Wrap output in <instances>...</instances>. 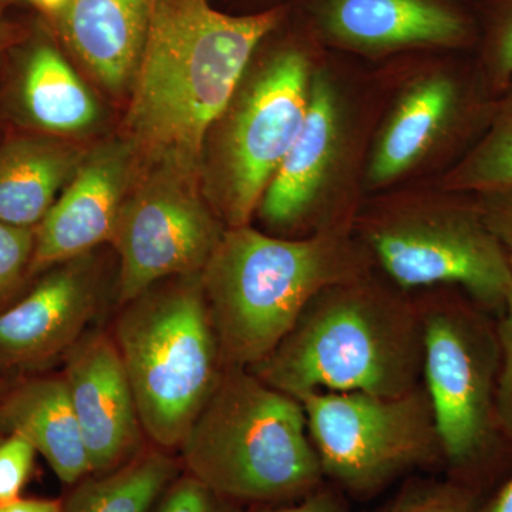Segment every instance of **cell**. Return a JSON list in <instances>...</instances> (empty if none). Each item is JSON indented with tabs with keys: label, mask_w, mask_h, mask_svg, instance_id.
Here are the masks:
<instances>
[{
	"label": "cell",
	"mask_w": 512,
	"mask_h": 512,
	"mask_svg": "<svg viewBox=\"0 0 512 512\" xmlns=\"http://www.w3.org/2000/svg\"><path fill=\"white\" fill-rule=\"evenodd\" d=\"M284 16L281 8L232 16L210 0H150L128 114L137 143L167 170L192 178L207 134Z\"/></svg>",
	"instance_id": "cell-1"
},
{
	"label": "cell",
	"mask_w": 512,
	"mask_h": 512,
	"mask_svg": "<svg viewBox=\"0 0 512 512\" xmlns=\"http://www.w3.org/2000/svg\"><path fill=\"white\" fill-rule=\"evenodd\" d=\"M252 373L291 396H402L421 384L416 296L373 269L320 291Z\"/></svg>",
	"instance_id": "cell-2"
},
{
	"label": "cell",
	"mask_w": 512,
	"mask_h": 512,
	"mask_svg": "<svg viewBox=\"0 0 512 512\" xmlns=\"http://www.w3.org/2000/svg\"><path fill=\"white\" fill-rule=\"evenodd\" d=\"M353 224L302 238L227 228L201 272L225 366L251 369L323 289L373 271Z\"/></svg>",
	"instance_id": "cell-3"
},
{
	"label": "cell",
	"mask_w": 512,
	"mask_h": 512,
	"mask_svg": "<svg viewBox=\"0 0 512 512\" xmlns=\"http://www.w3.org/2000/svg\"><path fill=\"white\" fill-rule=\"evenodd\" d=\"M185 473L244 507L293 503L325 483L302 403L225 366L178 448Z\"/></svg>",
	"instance_id": "cell-4"
},
{
	"label": "cell",
	"mask_w": 512,
	"mask_h": 512,
	"mask_svg": "<svg viewBox=\"0 0 512 512\" xmlns=\"http://www.w3.org/2000/svg\"><path fill=\"white\" fill-rule=\"evenodd\" d=\"M429 394L447 477L483 495L512 457L498 410L497 319L457 288L414 292Z\"/></svg>",
	"instance_id": "cell-5"
},
{
	"label": "cell",
	"mask_w": 512,
	"mask_h": 512,
	"mask_svg": "<svg viewBox=\"0 0 512 512\" xmlns=\"http://www.w3.org/2000/svg\"><path fill=\"white\" fill-rule=\"evenodd\" d=\"M113 336L147 440L177 453L224 370L201 274L121 305Z\"/></svg>",
	"instance_id": "cell-6"
},
{
	"label": "cell",
	"mask_w": 512,
	"mask_h": 512,
	"mask_svg": "<svg viewBox=\"0 0 512 512\" xmlns=\"http://www.w3.org/2000/svg\"><path fill=\"white\" fill-rule=\"evenodd\" d=\"M444 192L380 202L356 214L353 231L373 268L397 288H457L497 318L512 286L507 251L476 195Z\"/></svg>",
	"instance_id": "cell-7"
},
{
	"label": "cell",
	"mask_w": 512,
	"mask_h": 512,
	"mask_svg": "<svg viewBox=\"0 0 512 512\" xmlns=\"http://www.w3.org/2000/svg\"><path fill=\"white\" fill-rule=\"evenodd\" d=\"M298 400L323 477L349 498L369 500L407 474L443 467L423 383L402 396L316 392Z\"/></svg>",
	"instance_id": "cell-8"
},
{
	"label": "cell",
	"mask_w": 512,
	"mask_h": 512,
	"mask_svg": "<svg viewBox=\"0 0 512 512\" xmlns=\"http://www.w3.org/2000/svg\"><path fill=\"white\" fill-rule=\"evenodd\" d=\"M316 69L308 50H278L229 116L220 151V208L228 228L249 225L301 130Z\"/></svg>",
	"instance_id": "cell-9"
},
{
	"label": "cell",
	"mask_w": 512,
	"mask_h": 512,
	"mask_svg": "<svg viewBox=\"0 0 512 512\" xmlns=\"http://www.w3.org/2000/svg\"><path fill=\"white\" fill-rule=\"evenodd\" d=\"M190 180L165 168L124 201L111 239L120 256V305L167 279L201 274L220 244L225 229Z\"/></svg>",
	"instance_id": "cell-10"
},
{
	"label": "cell",
	"mask_w": 512,
	"mask_h": 512,
	"mask_svg": "<svg viewBox=\"0 0 512 512\" xmlns=\"http://www.w3.org/2000/svg\"><path fill=\"white\" fill-rule=\"evenodd\" d=\"M494 101L474 60L421 74L394 104L377 136L367 164V185L397 183L434 151L460 148L466 153L487 126Z\"/></svg>",
	"instance_id": "cell-11"
},
{
	"label": "cell",
	"mask_w": 512,
	"mask_h": 512,
	"mask_svg": "<svg viewBox=\"0 0 512 512\" xmlns=\"http://www.w3.org/2000/svg\"><path fill=\"white\" fill-rule=\"evenodd\" d=\"M349 148V123L338 87L325 72L313 76L308 111L291 150L259 202V218L278 234L305 237L353 222L330 210V190L338 181Z\"/></svg>",
	"instance_id": "cell-12"
},
{
	"label": "cell",
	"mask_w": 512,
	"mask_h": 512,
	"mask_svg": "<svg viewBox=\"0 0 512 512\" xmlns=\"http://www.w3.org/2000/svg\"><path fill=\"white\" fill-rule=\"evenodd\" d=\"M87 255L47 269L28 295L0 311V373L45 369L89 332L101 292Z\"/></svg>",
	"instance_id": "cell-13"
},
{
	"label": "cell",
	"mask_w": 512,
	"mask_h": 512,
	"mask_svg": "<svg viewBox=\"0 0 512 512\" xmlns=\"http://www.w3.org/2000/svg\"><path fill=\"white\" fill-rule=\"evenodd\" d=\"M319 36L330 45L387 55L476 47L478 22L448 0H315Z\"/></svg>",
	"instance_id": "cell-14"
},
{
	"label": "cell",
	"mask_w": 512,
	"mask_h": 512,
	"mask_svg": "<svg viewBox=\"0 0 512 512\" xmlns=\"http://www.w3.org/2000/svg\"><path fill=\"white\" fill-rule=\"evenodd\" d=\"M63 362L62 375L93 473L113 470L137 456L150 441L111 332L89 330Z\"/></svg>",
	"instance_id": "cell-15"
},
{
	"label": "cell",
	"mask_w": 512,
	"mask_h": 512,
	"mask_svg": "<svg viewBox=\"0 0 512 512\" xmlns=\"http://www.w3.org/2000/svg\"><path fill=\"white\" fill-rule=\"evenodd\" d=\"M130 153L123 146L101 147L83 158L46 217L36 227L30 274L90 254L113 239L124 205Z\"/></svg>",
	"instance_id": "cell-16"
},
{
	"label": "cell",
	"mask_w": 512,
	"mask_h": 512,
	"mask_svg": "<svg viewBox=\"0 0 512 512\" xmlns=\"http://www.w3.org/2000/svg\"><path fill=\"white\" fill-rule=\"evenodd\" d=\"M0 433L30 441L67 487L93 474L63 375L28 377L0 390Z\"/></svg>",
	"instance_id": "cell-17"
},
{
	"label": "cell",
	"mask_w": 512,
	"mask_h": 512,
	"mask_svg": "<svg viewBox=\"0 0 512 512\" xmlns=\"http://www.w3.org/2000/svg\"><path fill=\"white\" fill-rule=\"evenodd\" d=\"M148 18L150 0H69L60 12L67 42L111 90L136 76Z\"/></svg>",
	"instance_id": "cell-18"
},
{
	"label": "cell",
	"mask_w": 512,
	"mask_h": 512,
	"mask_svg": "<svg viewBox=\"0 0 512 512\" xmlns=\"http://www.w3.org/2000/svg\"><path fill=\"white\" fill-rule=\"evenodd\" d=\"M83 158L76 148L40 138L0 148V222L36 228Z\"/></svg>",
	"instance_id": "cell-19"
},
{
	"label": "cell",
	"mask_w": 512,
	"mask_h": 512,
	"mask_svg": "<svg viewBox=\"0 0 512 512\" xmlns=\"http://www.w3.org/2000/svg\"><path fill=\"white\" fill-rule=\"evenodd\" d=\"M183 471L180 458L148 443L137 456L69 487L64 512H151L168 484Z\"/></svg>",
	"instance_id": "cell-20"
},
{
	"label": "cell",
	"mask_w": 512,
	"mask_h": 512,
	"mask_svg": "<svg viewBox=\"0 0 512 512\" xmlns=\"http://www.w3.org/2000/svg\"><path fill=\"white\" fill-rule=\"evenodd\" d=\"M23 106L37 126L53 133H76L99 116L96 100L55 47L40 45L26 63Z\"/></svg>",
	"instance_id": "cell-21"
},
{
	"label": "cell",
	"mask_w": 512,
	"mask_h": 512,
	"mask_svg": "<svg viewBox=\"0 0 512 512\" xmlns=\"http://www.w3.org/2000/svg\"><path fill=\"white\" fill-rule=\"evenodd\" d=\"M441 188L463 194L512 190V84L495 99L483 133L444 175Z\"/></svg>",
	"instance_id": "cell-22"
},
{
	"label": "cell",
	"mask_w": 512,
	"mask_h": 512,
	"mask_svg": "<svg viewBox=\"0 0 512 512\" xmlns=\"http://www.w3.org/2000/svg\"><path fill=\"white\" fill-rule=\"evenodd\" d=\"M478 204L485 221L507 251L512 271V190L481 194ZM495 319L501 346L498 410L505 433L512 440V286L503 311Z\"/></svg>",
	"instance_id": "cell-23"
},
{
	"label": "cell",
	"mask_w": 512,
	"mask_h": 512,
	"mask_svg": "<svg viewBox=\"0 0 512 512\" xmlns=\"http://www.w3.org/2000/svg\"><path fill=\"white\" fill-rule=\"evenodd\" d=\"M478 76L497 99L512 84V0H488L478 22Z\"/></svg>",
	"instance_id": "cell-24"
},
{
	"label": "cell",
	"mask_w": 512,
	"mask_h": 512,
	"mask_svg": "<svg viewBox=\"0 0 512 512\" xmlns=\"http://www.w3.org/2000/svg\"><path fill=\"white\" fill-rule=\"evenodd\" d=\"M481 495L453 478H413L369 512H474Z\"/></svg>",
	"instance_id": "cell-25"
},
{
	"label": "cell",
	"mask_w": 512,
	"mask_h": 512,
	"mask_svg": "<svg viewBox=\"0 0 512 512\" xmlns=\"http://www.w3.org/2000/svg\"><path fill=\"white\" fill-rule=\"evenodd\" d=\"M36 228H20L0 222V311L30 274Z\"/></svg>",
	"instance_id": "cell-26"
},
{
	"label": "cell",
	"mask_w": 512,
	"mask_h": 512,
	"mask_svg": "<svg viewBox=\"0 0 512 512\" xmlns=\"http://www.w3.org/2000/svg\"><path fill=\"white\" fill-rule=\"evenodd\" d=\"M151 512H249V508L214 493L183 470L168 484Z\"/></svg>",
	"instance_id": "cell-27"
},
{
	"label": "cell",
	"mask_w": 512,
	"mask_h": 512,
	"mask_svg": "<svg viewBox=\"0 0 512 512\" xmlns=\"http://www.w3.org/2000/svg\"><path fill=\"white\" fill-rule=\"evenodd\" d=\"M37 456L36 448L20 434L0 437V504L23 497Z\"/></svg>",
	"instance_id": "cell-28"
},
{
	"label": "cell",
	"mask_w": 512,
	"mask_h": 512,
	"mask_svg": "<svg viewBox=\"0 0 512 512\" xmlns=\"http://www.w3.org/2000/svg\"><path fill=\"white\" fill-rule=\"evenodd\" d=\"M350 498L335 485L325 481L319 488L293 503L261 505L249 512H350Z\"/></svg>",
	"instance_id": "cell-29"
},
{
	"label": "cell",
	"mask_w": 512,
	"mask_h": 512,
	"mask_svg": "<svg viewBox=\"0 0 512 512\" xmlns=\"http://www.w3.org/2000/svg\"><path fill=\"white\" fill-rule=\"evenodd\" d=\"M0 512H64L63 498L20 497L10 503L0 504Z\"/></svg>",
	"instance_id": "cell-30"
},
{
	"label": "cell",
	"mask_w": 512,
	"mask_h": 512,
	"mask_svg": "<svg viewBox=\"0 0 512 512\" xmlns=\"http://www.w3.org/2000/svg\"><path fill=\"white\" fill-rule=\"evenodd\" d=\"M474 512H512V474L490 498L480 501Z\"/></svg>",
	"instance_id": "cell-31"
},
{
	"label": "cell",
	"mask_w": 512,
	"mask_h": 512,
	"mask_svg": "<svg viewBox=\"0 0 512 512\" xmlns=\"http://www.w3.org/2000/svg\"><path fill=\"white\" fill-rule=\"evenodd\" d=\"M39 8L47 10V12H62L66 8L69 0H33Z\"/></svg>",
	"instance_id": "cell-32"
},
{
	"label": "cell",
	"mask_w": 512,
	"mask_h": 512,
	"mask_svg": "<svg viewBox=\"0 0 512 512\" xmlns=\"http://www.w3.org/2000/svg\"><path fill=\"white\" fill-rule=\"evenodd\" d=\"M5 0H0V43L5 39L6 33H8V23L5 18Z\"/></svg>",
	"instance_id": "cell-33"
}]
</instances>
